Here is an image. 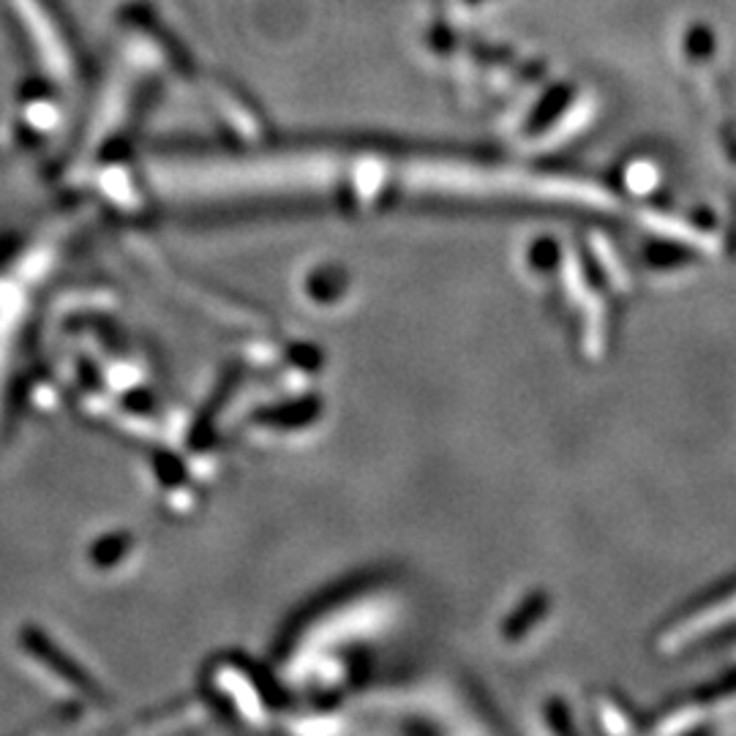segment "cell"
<instances>
[{"mask_svg": "<svg viewBox=\"0 0 736 736\" xmlns=\"http://www.w3.org/2000/svg\"><path fill=\"white\" fill-rule=\"evenodd\" d=\"M131 546H135V540H131L129 533L104 535V538H98L91 549L93 564H96V568H113V564H118L120 559L131 551Z\"/></svg>", "mask_w": 736, "mask_h": 736, "instance_id": "3957f363", "label": "cell"}, {"mask_svg": "<svg viewBox=\"0 0 736 736\" xmlns=\"http://www.w3.org/2000/svg\"><path fill=\"white\" fill-rule=\"evenodd\" d=\"M20 641H22V646H25L27 655L36 657L42 666H47L49 671L58 674L60 679H66L71 688H77L80 693L91 696V699L104 701V693H102V688H98L96 679H93L91 674H87L85 668H82L80 663L69 655V652L60 650V646L55 644V641L49 639L44 630H38L36 624H25V628L20 630Z\"/></svg>", "mask_w": 736, "mask_h": 736, "instance_id": "6da1fadb", "label": "cell"}, {"mask_svg": "<svg viewBox=\"0 0 736 736\" xmlns=\"http://www.w3.org/2000/svg\"><path fill=\"white\" fill-rule=\"evenodd\" d=\"M159 464V472H162V480L164 483H180V464L175 462L173 456H159L156 458Z\"/></svg>", "mask_w": 736, "mask_h": 736, "instance_id": "277c9868", "label": "cell"}, {"mask_svg": "<svg viewBox=\"0 0 736 736\" xmlns=\"http://www.w3.org/2000/svg\"><path fill=\"white\" fill-rule=\"evenodd\" d=\"M16 9H20V14L25 16V22L31 25V33L33 38H36L38 49H42L44 60H47L49 71H52L55 77H66L69 74V49L63 47V42H60L58 31H55L52 20H49L47 11L42 9V3L38 0H14Z\"/></svg>", "mask_w": 736, "mask_h": 736, "instance_id": "7a4b0ae2", "label": "cell"}, {"mask_svg": "<svg viewBox=\"0 0 736 736\" xmlns=\"http://www.w3.org/2000/svg\"><path fill=\"white\" fill-rule=\"evenodd\" d=\"M14 248H16L14 237H3V241H0V262H5V259H9V254L14 252Z\"/></svg>", "mask_w": 736, "mask_h": 736, "instance_id": "5b68a950", "label": "cell"}]
</instances>
